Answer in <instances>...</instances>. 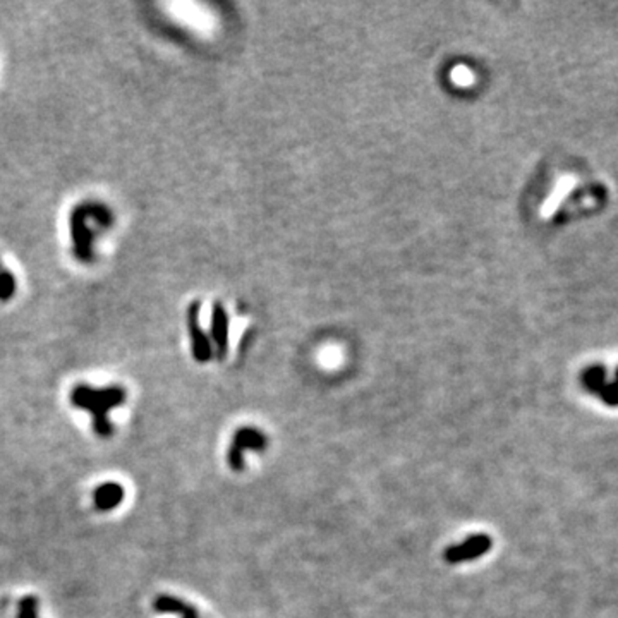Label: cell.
I'll return each mask as SVG.
<instances>
[{
    "instance_id": "1",
    "label": "cell",
    "mask_w": 618,
    "mask_h": 618,
    "mask_svg": "<svg viewBox=\"0 0 618 618\" xmlns=\"http://www.w3.org/2000/svg\"><path fill=\"white\" fill-rule=\"evenodd\" d=\"M124 402H126V390L122 387L93 388L88 385H78L71 391V404L91 414L93 429L103 438L113 433L108 412L122 405Z\"/></svg>"
},
{
    "instance_id": "2",
    "label": "cell",
    "mask_w": 618,
    "mask_h": 618,
    "mask_svg": "<svg viewBox=\"0 0 618 618\" xmlns=\"http://www.w3.org/2000/svg\"><path fill=\"white\" fill-rule=\"evenodd\" d=\"M112 209L103 203L96 201H84L76 206L69 216V225H71V237H72V249H74L76 258L81 263H91L95 260V230L89 225L95 218L102 216H112Z\"/></svg>"
},
{
    "instance_id": "3",
    "label": "cell",
    "mask_w": 618,
    "mask_h": 618,
    "mask_svg": "<svg viewBox=\"0 0 618 618\" xmlns=\"http://www.w3.org/2000/svg\"><path fill=\"white\" fill-rule=\"evenodd\" d=\"M490 548L491 539L488 538L486 534H476L472 536V538L467 539V541H464L462 545L448 548L445 558L448 560L450 563H459L464 562V560H474L477 558V556L484 555Z\"/></svg>"
},
{
    "instance_id": "4",
    "label": "cell",
    "mask_w": 618,
    "mask_h": 618,
    "mask_svg": "<svg viewBox=\"0 0 618 618\" xmlns=\"http://www.w3.org/2000/svg\"><path fill=\"white\" fill-rule=\"evenodd\" d=\"M263 436L260 435L258 431L254 429H239L233 436V442L232 446L229 450V460H230V466L233 469H242V450H249V448H261L264 445L263 442Z\"/></svg>"
},
{
    "instance_id": "5",
    "label": "cell",
    "mask_w": 618,
    "mask_h": 618,
    "mask_svg": "<svg viewBox=\"0 0 618 618\" xmlns=\"http://www.w3.org/2000/svg\"><path fill=\"white\" fill-rule=\"evenodd\" d=\"M124 500V488L117 483H103L93 493V503L100 512H110Z\"/></svg>"
},
{
    "instance_id": "6",
    "label": "cell",
    "mask_w": 618,
    "mask_h": 618,
    "mask_svg": "<svg viewBox=\"0 0 618 618\" xmlns=\"http://www.w3.org/2000/svg\"><path fill=\"white\" fill-rule=\"evenodd\" d=\"M199 306L194 304L189 309V332H191L192 339V350H194V356L198 360H208L209 359V343L206 339V333L203 332L201 326H199Z\"/></svg>"
},
{
    "instance_id": "7",
    "label": "cell",
    "mask_w": 618,
    "mask_h": 618,
    "mask_svg": "<svg viewBox=\"0 0 618 618\" xmlns=\"http://www.w3.org/2000/svg\"><path fill=\"white\" fill-rule=\"evenodd\" d=\"M154 610L157 611H172V613H181L182 618H198L196 610L182 601L175 599L172 596H160L154 601Z\"/></svg>"
},
{
    "instance_id": "8",
    "label": "cell",
    "mask_w": 618,
    "mask_h": 618,
    "mask_svg": "<svg viewBox=\"0 0 618 618\" xmlns=\"http://www.w3.org/2000/svg\"><path fill=\"white\" fill-rule=\"evenodd\" d=\"M211 330L213 336L216 340V345H218V354L222 356L227 349V319L218 306L211 312Z\"/></svg>"
},
{
    "instance_id": "9",
    "label": "cell",
    "mask_w": 618,
    "mask_h": 618,
    "mask_svg": "<svg viewBox=\"0 0 618 618\" xmlns=\"http://www.w3.org/2000/svg\"><path fill=\"white\" fill-rule=\"evenodd\" d=\"M450 79H452V82L455 86L467 88V86L474 84V79H476V76H474V72L470 71L467 65L459 64L452 69V72H450Z\"/></svg>"
},
{
    "instance_id": "10",
    "label": "cell",
    "mask_w": 618,
    "mask_h": 618,
    "mask_svg": "<svg viewBox=\"0 0 618 618\" xmlns=\"http://www.w3.org/2000/svg\"><path fill=\"white\" fill-rule=\"evenodd\" d=\"M17 282L10 271L0 270V301H9L16 294Z\"/></svg>"
},
{
    "instance_id": "11",
    "label": "cell",
    "mask_w": 618,
    "mask_h": 618,
    "mask_svg": "<svg viewBox=\"0 0 618 618\" xmlns=\"http://www.w3.org/2000/svg\"><path fill=\"white\" fill-rule=\"evenodd\" d=\"M319 363L326 367H335L342 360V350L336 345H326L319 350Z\"/></svg>"
},
{
    "instance_id": "12",
    "label": "cell",
    "mask_w": 618,
    "mask_h": 618,
    "mask_svg": "<svg viewBox=\"0 0 618 618\" xmlns=\"http://www.w3.org/2000/svg\"><path fill=\"white\" fill-rule=\"evenodd\" d=\"M38 610V601L33 596H27L24 599H21L19 603V613L17 618H38L36 617Z\"/></svg>"
},
{
    "instance_id": "13",
    "label": "cell",
    "mask_w": 618,
    "mask_h": 618,
    "mask_svg": "<svg viewBox=\"0 0 618 618\" xmlns=\"http://www.w3.org/2000/svg\"><path fill=\"white\" fill-rule=\"evenodd\" d=\"M0 270H2V268H0Z\"/></svg>"
}]
</instances>
